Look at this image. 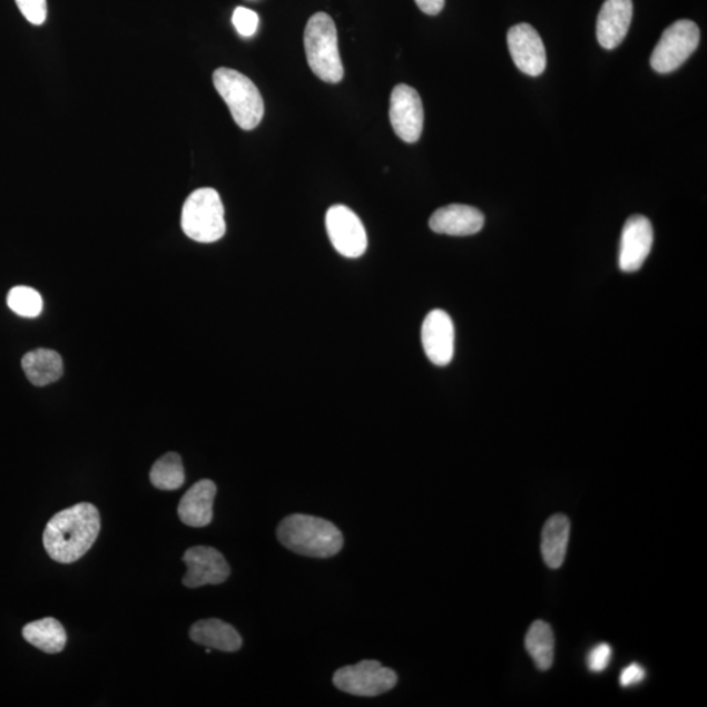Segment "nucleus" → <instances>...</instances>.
Returning a JSON list of instances; mask_svg holds the SVG:
<instances>
[{"instance_id": "6e6552de", "label": "nucleus", "mask_w": 707, "mask_h": 707, "mask_svg": "<svg viewBox=\"0 0 707 707\" xmlns=\"http://www.w3.org/2000/svg\"><path fill=\"white\" fill-rule=\"evenodd\" d=\"M325 225L331 243L340 255L359 258L367 251V233L352 208L332 206L326 213Z\"/></svg>"}, {"instance_id": "cd10ccee", "label": "nucleus", "mask_w": 707, "mask_h": 707, "mask_svg": "<svg viewBox=\"0 0 707 707\" xmlns=\"http://www.w3.org/2000/svg\"><path fill=\"white\" fill-rule=\"evenodd\" d=\"M414 2L422 12L435 17L444 9L445 0H414Z\"/></svg>"}, {"instance_id": "f03ea898", "label": "nucleus", "mask_w": 707, "mask_h": 707, "mask_svg": "<svg viewBox=\"0 0 707 707\" xmlns=\"http://www.w3.org/2000/svg\"><path fill=\"white\" fill-rule=\"evenodd\" d=\"M277 538L292 552L312 558L336 556L344 547V534L330 520L303 513L283 519Z\"/></svg>"}, {"instance_id": "1a4fd4ad", "label": "nucleus", "mask_w": 707, "mask_h": 707, "mask_svg": "<svg viewBox=\"0 0 707 707\" xmlns=\"http://www.w3.org/2000/svg\"><path fill=\"white\" fill-rule=\"evenodd\" d=\"M390 120L400 139L415 144L422 136L423 106L421 96L414 88L399 85L393 88L390 102Z\"/></svg>"}, {"instance_id": "39448f33", "label": "nucleus", "mask_w": 707, "mask_h": 707, "mask_svg": "<svg viewBox=\"0 0 707 707\" xmlns=\"http://www.w3.org/2000/svg\"><path fill=\"white\" fill-rule=\"evenodd\" d=\"M181 227L192 240L205 244L220 240L226 234V220L219 193L212 188L193 192L183 207Z\"/></svg>"}, {"instance_id": "2eb2a0df", "label": "nucleus", "mask_w": 707, "mask_h": 707, "mask_svg": "<svg viewBox=\"0 0 707 707\" xmlns=\"http://www.w3.org/2000/svg\"><path fill=\"white\" fill-rule=\"evenodd\" d=\"M632 18L631 0H606L597 22L598 41L602 48H619L629 32Z\"/></svg>"}, {"instance_id": "4468645a", "label": "nucleus", "mask_w": 707, "mask_h": 707, "mask_svg": "<svg viewBox=\"0 0 707 707\" xmlns=\"http://www.w3.org/2000/svg\"><path fill=\"white\" fill-rule=\"evenodd\" d=\"M485 225V217L479 208L467 205H449L431 215L429 226L436 234L471 236L479 234Z\"/></svg>"}, {"instance_id": "aec40b11", "label": "nucleus", "mask_w": 707, "mask_h": 707, "mask_svg": "<svg viewBox=\"0 0 707 707\" xmlns=\"http://www.w3.org/2000/svg\"><path fill=\"white\" fill-rule=\"evenodd\" d=\"M26 641L47 654H58L65 649L67 642L66 630L62 623L47 617L39 621L29 622L22 629Z\"/></svg>"}, {"instance_id": "f8f14e48", "label": "nucleus", "mask_w": 707, "mask_h": 707, "mask_svg": "<svg viewBox=\"0 0 707 707\" xmlns=\"http://www.w3.org/2000/svg\"><path fill=\"white\" fill-rule=\"evenodd\" d=\"M183 560L188 566L183 583L188 588L225 583L230 575L226 558L212 547H193Z\"/></svg>"}, {"instance_id": "20e7f679", "label": "nucleus", "mask_w": 707, "mask_h": 707, "mask_svg": "<svg viewBox=\"0 0 707 707\" xmlns=\"http://www.w3.org/2000/svg\"><path fill=\"white\" fill-rule=\"evenodd\" d=\"M213 81L222 99L226 101L235 122L243 130L256 129L264 117V100L258 88L242 72L220 67Z\"/></svg>"}, {"instance_id": "f3484780", "label": "nucleus", "mask_w": 707, "mask_h": 707, "mask_svg": "<svg viewBox=\"0 0 707 707\" xmlns=\"http://www.w3.org/2000/svg\"><path fill=\"white\" fill-rule=\"evenodd\" d=\"M190 638L193 642L225 652L239 651L243 645L242 636L233 625L218 619L200 620L193 625Z\"/></svg>"}, {"instance_id": "ddd939ff", "label": "nucleus", "mask_w": 707, "mask_h": 707, "mask_svg": "<svg viewBox=\"0 0 707 707\" xmlns=\"http://www.w3.org/2000/svg\"><path fill=\"white\" fill-rule=\"evenodd\" d=\"M654 243L651 222L644 215H632L622 228L619 265L625 273L641 269Z\"/></svg>"}, {"instance_id": "4be33fe9", "label": "nucleus", "mask_w": 707, "mask_h": 707, "mask_svg": "<svg viewBox=\"0 0 707 707\" xmlns=\"http://www.w3.org/2000/svg\"><path fill=\"white\" fill-rule=\"evenodd\" d=\"M150 480L156 489L173 491L180 489L185 482L183 459L176 452H169L160 458L150 472Z\"/></svg>"}, {"instance_id": "a878e982", "label": "nucleus", "mask_w": 707, "mask_h": 707, "mask_svg": "<svg viewBox=\"0 0 707 707\" xmlns=\"http://www.w3.org/2000/svg\"><path fill=\"white\" fill-rule=\"evenodd\" d=\"M610 659H612V647L608 644H600L595 646L590 654H588L587 666L590 668V671L599 674L606 671Z\"/></svg>"}, {"instance_id": "423d86ee", "label": "nucleus", "mask_w": 707, "mask_h": 707, "mask_svg": "<svg viewBox=\"0 0 707 707\" xmlns=\"http://www.w3.org/2000/svg\"><path fill=\"white\" fill-rule=\"evenodd\" d=\"M699 28L695 21L679 20L669 26L655 47L650 63L655 71H676L695 53L699 45Z\"/></svg>"}, {"instance_id": "bb28decb", "label": "nucleus", "mask_w": 707, "mask_h": 707, "mask_svg": "<svg viewBox=\"0 0 707 707\" xmlns=\"http://www.w3.org/2000/svg\"><path fill=\"white\" fill-rule=\"evenodd\" d=\"M646 677V669L638 664H631L628 667L622 669L620 675V684L621 687L628 688L632 686H637V684L642 683Z\"/></svg>"}, {"instance_id": "412c9836", "label": "nucleus", "mask_w": 707, "mask_h": 707, "mask_svg": "<svg viewBox=\"0 0 707 707\" xmlns=\"http://www.w3.org/2000/svg\"><path fill=\"white\" fill-rule=\"evenodd\" d=\"M554 632L546 621H534L526 636V649L540 671H548L554 661Z\"/></svg>"}, {"instance_id": "9b49d317", "label": "nucleus", "mask_w": 707, "mask_h": 707, "mask_svg": "<svg viewBox=\"0 0 707 707\" xmlns=\"http://www.w3.org/2000/svg\"><path fill=\"white\" fill-rule=\"evenodd\" d=\"M422 346L435 366H446L455 354V326L442 310L431 311L422 324Z\"/></svg>"}, {"instance_id": "9d476101", "label": "nucleus", "mask_w": 707, "mask_h": 707, "mask_svg": "<svg viewBox=\"0 0 707 707\" xmlns=\"http://www.w3.org/2000/svg\"><path fill=\"white\" fill-rule=\"evenodd\" d=\"M508 45L513 63L530 77H540L547 69V50L536 29L522 22L508 33Z\"/></svg>"}, {"instance_id": "5701e85b", "label": "nucleus", "mask_w": 707, "mask_h": 707, "mask_svg": "<svg viewBox=\"0 0 707 707\" xmlns=\"http://www.w3.org/2000/svg\"><path fill=\"white\" fill-rule=\"evenodd\" d=\"M7 304L14 314L28 318L40 316L43 308L41 295L27 286L13 287L7 296Z\"/></svg>"}, {"instance_id": "6ab92c4d", "label": "nucleus", "mask_w": 707, "mask_h": 707, "mask_svg": "<svg viewBox=\"0 0 707 707\" xmlns=\"http://www.w3.org/2000/svg\"><path fill=\"white\" fill-rule=\"evenodd\" d=\"M21 366L28 381L37 386L55 383L63 374L61 355L49 348H37L27 353L22 356Z\"/></svg>"}, {"instance_id": "a211bd4d", "label": "nucleus", "mask_w": 707, "mask_h": 707, "mask_svg": "<svg viewBox=\"0 0 707 707\" xmlns=\"http://www.w3.org/2000/svg\"><path fill=\"white\" fill-rule=\"evenodd\" d=\"M570 530V520L563 513H556L547 520L541 533V554L548 568L560 569L563 564Z\"/></svg>"}, {"instance_id": "dca6fc26", "label": "nucleus", "mask_w": 707, "mask_h": 707, "mask_svg": "<svg viewBox=\"0 0 707 707\" xmlns=\"http://www.w3.org/2000/svg\"><path fill=\"white\" fill-rule=\"evenodd\" d=\"M217 495V485L212 480H200L193 485L178 504V517L184 524L195 528L207 527L213 522V505Z\"/></svg>"}, {"instance_id": "393cba45", "label": "nucleus", "mask_w": 707, "mask_h": 707, "mask_svg": "<svg viewBox=\"0 0 707 707\" xmlns=\"http://www.w3.org/2000/svg\"><path fill=\"white\" fill-rule=\"evenodd\" d=\"M258 14L255 11L237 7L234 12L233 22L236 31L243 37H251L257 32Z\"/></svg>"}, {"instance_id": "f257e3e1", "label": "nucleus", "mask_w": 707, "mask_h": 707, "mask_svg": "<svg viewBox=\"0 0 707 707\" xmlns=\"http://www.w3.org/2000/svg\"><path fill=\"white\" fill-rule=\"evenodd\" d=\"M100 530L98 508L92 503H78L49 520L43 531V547L51 560L73 563L92 548Z\"/></svg>"}, {"instance_id": "b1692460", "label": "nucleus", "mask_w": 707, "mask_h": 707, "mask_svg": "<svg viewBox=\"0 0 707 707\" xmlns=\"http://www.w3.org/2000/svg\"><path fill=\"white\" fill-rule=\"evenodd\" d=\"M22 17L33 26H42L48 17L47 0H14Z\"/></svg>"}, {"instance_id": "7ed1b4c3", "label": "nucleus", "mask_w": 707, "mask_h": 707, "mask_svg": "<svg viewBox=\"0 0 707 707\" xmlns=\"http://www.w3.org/2000/svg\"><path fill=\"white\" fill-rule=\"evenodd\" d=\"M304 48L312 72L326 84H340L344 79L338 50L337 28L330 14L317 12L304 31Z\"/></svg>"}, {"instance_id": "0eeeda50", "label": "nucleus", "mask_w": 707, "mask_h": 707, "mask_svg": "<svg viewBox=\"0 0 707 707\" xmlns=\"http://www.w3.org/2000/svg\"><path fill=\"white\" fill-rule=\"evenodd\" d=\"M399 677L377 660H362L355 666L342 667L333 676V684L345 694L376 697L397 686Z\"/></svg>"}]
</instances>
